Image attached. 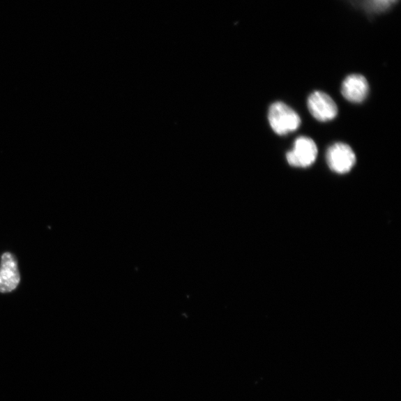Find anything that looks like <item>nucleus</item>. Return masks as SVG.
<instances>
[{
	"label": "nucleus",
	"instance_id": "1",
	"mask_svg": "<svg viewBox=\"0 0 401 401\" xmlns=\"http://www.w3.org/2000/svg\"><path fill=\"white\" fill-rule=\"evenodd\" d=\"M268 121L272 130L280 135L296 131L301 124L299 114L282 102L274 103L270 107Z\"/></svg>",
	"mask_w": 401,
	"mask_h": 401
},
{
	"label": "nucleus",
	"instance_id": "2",
	"mask_svg": "<svg viewBox=\"0 0 401 401\" xmlns=\"http://www.w3.org/2000/svg\"><path fill=\"white\" fill-rule=\"evenodd\" d=\"M317 153L315 142L310 137L301 136L296 139L292 150L286 154V159L292 167L306 168L315 162Z\"/></svg>",
	"mask_w": 401,
	"mask_h": 401
},
{
	"label": "nucleus",
	"instance_id": "3",
	"mask_svg": "<svg viewBox=\"0 0 401 401\" xmlns=\"http://www.w3.org/2000/svg\"><path fill=\"white\" fill-rule=\"evenodd\" d=\"M326 162L332 171L338 174H346L356 163V156L348 144L335 143L328 149Z\"/></svg>",
	"mask_w": 401,
	"mask_h": 401
},
{
	"label": "nucleus",
	"instance_id": "4",
	"mask_svg": "<svg viewBox=\"0 0 401 401\" xmlns=\"http://www.w3.org/2000/svg\"><path fill=\"white\" fill-rule=\"evenodd\" d=\"M308 108L312 116L321 122L333 120L338 116L335 102L323 91H314L308 98Z\"/></svg>",
	"mask_w": 401,
	"mask_h": 401
},
{
	"label": "nucleus",
	"instance_id": "5",
	"mask_svg": "<svg viewBox=\"0 0 401 401\" xmlns=\"http://www.w3.org/2000/svg\"><path fill=\"white\" fill-rule=\"evenodd\" d=\"M20 282L17 260L9 252L3 254L0 264V293L15 291Z\"/></svg>",
	"mask_w": 401,
	"mask_h": 401
},
{
	"label": "nucleus",
	"instance_id": "6",
	"mask_svg": "<svg viewBox=\"0 0 401 401\" xmlns=\"http://www.w3.org/2000/svg\"><path fill=\"white\" fill-rule=\"evenodd\" d=\"M368 80L361 75H351L345 80L342 84V95L354 104L362 103L368 97Z\"/></svg>",
	"mask_w": 401,
	"mask_h": 401
},
{
	"label": "nucleus",
	"instance_id": "7",
	"mask_svg": "<svg viewBox=\"0 0 401 401\" xmlns=\"http://www.w3.org/2000/svg\"><path fill=\"white\" fill-rule=\"evenodd\" d=\"M347 1L366 15H377L393 8L398 0H347Z\"/></svg>",
	"mask_w": 401,
	"mask_h": 401
}]
</instances>
